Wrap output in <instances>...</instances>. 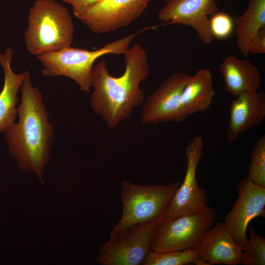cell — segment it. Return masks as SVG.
<instances>
[{
    "instance_id": "obj_1",
    "label": "cell",
    "mask_w": 265,
    "mask_h": 265,
    "mask_svg": "<svg viewBox=\"0 0 265 265\" xmlns=\"http://www.w3.org/2000/svg\"><path fill=\"white\" fill-rule=\"evenodd\" d=\"M123 54L125 67L121 76H111L105 60L92 71L91 107L110 129L129 119L134 109L143 105L145 93L140 84L150 73L148 53L140 44L129 48Z\"/></svg>"
},
{
    "instance_id": "obj_2",
    "label": "cell",
    "mask_w": 265,
    "mask_h": 265,
    "mask_svg": "<svg viewBox=\"0 0 265 265\" xmlns=\"http://www.w3.org/2000/svg\"><path fill=\"white\" fill-rule=\"evenodd\" d=\"M17 107L19 120L4 131L9 152L20 171L34 173L42 179L50 161L54 131L41 91L32 85L30 73L25 72Z\"/></svg>"
},
{
    "instance_id": "obj_3",
    "label": "cell",
    "mask_w": 265,
    "mask_h": 265,
    "mask_svg": "<svg viewBox=\"0 0 265 265\" xmlns=\"http://www.w3.org/2000/svg\"><path fill=\"white\" fill-rule=\"evenodd\" d=\"M25 41L28 51L39 56L70 46L74 26L67 9L54 0H37L30 8Z\"/></svg>"
},
{
    "instance_id": "obj_4",
    "label": "cell",
    "mask_w": 265,
    "mask_h": 265,
    "mask_svg": "<svg viewBox=\"0 0 265 265\" xmlns=\"http://www.w3.org/2000/svg\"><path fill=\"white\" fill-rule=\"evenodd\" d=\"M180 184L176 182L165 185H139L123 180L120 193L122 213L111 230L110 238L138 224L163 220Z\"/></svg>"
},
{
    "instance_id": "obj_5",
    "label": "cell",
    "mask_w": 265,
    "mask_h": 265,
    "mask_svg": "<svg viewBox=\"0 0 265 265\" xmlns=\"http://www.w3.org/2000/svg\"><path fill=\"white\" fill-rule=\"evenodd\" d=\"M144 30L112 41L96 50L89 51L69 46L37 56L43 65L42 73L47 77H68L79 85L80 90L90 93L95 61L107 54H123L135 37Z\"/></svg>"
},
{
    "instance_id": "obj_6",
    "label": "cell",
    "mask_w": 265,
    "mask_h": 265,
    "mask_svg": "<svg viewBox=\"0 0 265 265\" xmlns=\"http://www.w3.org/2000/svg\"><path fill=\"white\" fill-rule=\"evenodd\" d=\"M216 217L209 205L194 212L169 220H163L158 226L151 251L164 252L197 250Z\"/></svg>"
},
{
    "instance_id": "obj_7",
    "label": "cell",
    "mask_w": 265,
    "mask_h": 265,
    "mask_svg": "<svg viewBox=\"0 0 265 265\" xmlns=\"http://www.w3.org/2000/svg\"><path fill=\"white\" fill-rule=\"evenodd\" d=\"M159 222L138 224L114 237L109 238L100 248L96 262L102 265L143 264L152 250Z\"/></svg>"
},
{
    "instance_id": "obj_8",
    "label": "cell",
    "mask_w": 265,
    "mask_h": 265,
    "mask_svg": "<svg viewBox=\"0 0 265 265\" xmlns=\"http://www.w3.org/2000/svg\"><path fill=\"white\" fill-rule=\"evenodd\" d=\"M204 141L202 136L196 135L186 145L185 153L186 167L184 179L175 192L167 207L163 220L198 211L207 206L208 197L200 187L196 178V171L204 154Z\"/></svg>"
},
{
    "instance_id": "obj_9",
    "label": "cell",
    "mask_w": 265,
    "mask_h": 265,
    "mask_svg": "<svg viewBox=\"0 0 265 265\" xmlns=\"http://www.w3.org/2000/svg\"><path fill=\"white\" fill-rule=\"evenodd\" d=\"M238 198L225 215L223 223L236 242L242 249L248 242L247 229L253 218L265 214V187L256 185L247 176L238 185Z\"/></svg>"
},
{
    "instance_id": "obj_10",
    "label": "cell",
    "mask_w": 265,
    "mask_h": 265,
    "mask_svg": "<svg viewBox=\"0 0 265 265\" xmlns=\"http://www.w3.org/2000/svg\"><path fill=\"white\" fill-rule=\"evenodd\" d=\"M217 10L215 0H165L158 17L163 25L190 26L203 43L209 44L214 39L210 27L209 16Z\"/></svg>"
},
{
    "instance_id": "obj_11",
    "label": "cell",
    "mask_w": 265,
    "mask_h": 265,
    "mask_svg": "<svg viewBox=\"0 0 265 265\" xmlns=\"http://www.w3.org/2000/svg\"><path fill=\"white\" fill-rule=\"evenodd\" d=\"M191 76L183 72H177L163 81L144 100L140 123L177 122L182 94Z\"/></svg>"
},
{
    "instance_id": "obj_12",
    "label": "cell",
    "mask_w": 265,
    "mask_h": 265,
    "mask_svg": "<svg viewBox=\"0 0 265 265\" xmlns=\"http://www.w3.org/2000/svg\"><path fill=\"white\" fill-rule=\"evenodd\" d=\"M150 0H103L81 20L93 32H108L130 25L144 11Z\"/></svg>"
},
{
    "instance_id": "obj_13",
    "label": "cell",
    "mask_w": 265,
    "mask_h": 265,
    "mask_svg": "<svg viewBox=\"0 0 265 265\" xmlns=\"http://www.w3.org/2000/svg\"><path fill=\"white\" fill-rule=\"evenodd\" d=\"M197 250L200 265L241 264L242 248L222 222L212 226L207 232Z\"/></svg>"
},
{
    "instance_id": "obj_14",
    "label": "cell",
    "mask_w": 265,
    "mask_h": 265,
    "mask_svg": "<svg viewBox=\"0 0 265 265\" xmlns=\"http://www.w3.org/2000/svg\"><path fill=\"white\" fill-rule=\"evenodd\" d=\"M265 118L264 92H249L239 95L230 105L227 139L233 142L242 133L258 126Z\"/></svg>"
},
{
    "instance_id": "obj_15",
    "label": "cell",
    "mask_w": 265,
    "mask_h": 265,
    "mask_svg": "<svg viewBox=\"0 0 265 265\" xmlns=\"http://www.w3.org/2000/svg\"><path fill=\"white\" fill-rule=\"evenodd\" d=\"M215 94L211 70H198L191 76L183 90L177 123L184 121L192 114L207 110L211 106Z\"/></svg>"
},
{
    "instance_id": "obj_16",
    "label": "cell",
    "mask_w": 265,
    "mask_h": 265,
    "mask_svg": "<svg viewBox=\"0 0 265 265\" xmlns=\"http://www.w3.org/2000/svg\"><path fill=\"white\" fill-rule=\"evenodd\" d=\"M219 72L224 80L226 90L234 96L258 91L261 75L257 67L248 59H241L233 54L228 55L220 64Z\"/></svg>"
},
{
    "instance_id": "obj_17",
    "label": "cell",
    "mask_w": 265,
    "mask_h": 265,
    "mask_svg": "<svg viewBox=\"0 0 265 265\" xmlns=\"http://www.w3.org/2000/svg\"><path fill=\"white\" fill-rule=\"evenodd\" d=\"M13 52L7 48L4 53H0V64L4 71V84L0 92V132L11 127L17 115V105L19 101L17 95L25 78V72L15 73L11 63Z\"/></svg>"
},
{
    "instance_id": "obj_18",
    "label": "cell",
    "mask_w": 265,
    "mask_h": 265,
    "mask_svg": "<svg viewBox=\"0 0 265 265\" xmlns=\"http://www.w3.org/2000/svg\"><path fill=\"white\" fill-rule=\"evenodd\" d=\"M233 19L236 46L247 57L252 41L265 29V0H249L244 12Z\"/></svg>"
},
{
    "instance_id": "obj_19",
    "label": "cell",
    "mask_w": 265,
    "mask_h": 265,
    "mask_svg": "<svg viewBox=\"0 0 265 265\" xmlns=\"http://www.w3.org/2000/svg\"><path fill=\"white\" fill-rule=\"evenodd\" d=\"M190 263L200 265L199 253L196 249L172 251L161 253L150 251L144 265H184Z\"/></svg>"
},
{
    "instance_id": "obj_20",
    "label": "cell",
    "mask_w": 265,
    "mask_h": 265,
    "mask_svg": "<svg viewBox=\"0 0 265 265\" xmlns=\"http://www.w3.org/2000/svg\"><path fill=\"white\" fill-rule=\"evenodd\" d=\"M247 243L242 249L241 264L244 265H265V239L253 227L248 231Z\"/></svg>"
},
{
    "instance_id": "obj_21",
    "label": "cell",
    "mask_w": 265,
    "mask_h": 265,
    "mask_svg": "<svg viewBox=\"0 0 265 265\" xmlns=\"http://www.w3.org/2000/svg\"><path fill=\"white\" fill-rule=\"evenodd\" d=\"M247 177L256 185L265 187V134L257 141L253 148Z\"/></svg>"
},
{
    "instance_id": "obj_22",
    "label": "cell",
    "mask_w": 265,
    "mask_h": 265,
    "mask_svg": "<svg viewBox=\"0 0 265 265\" xmlns=\"http://www.w3.org/2000/svg\"><path fill=\"white\" fill-rule=\"evenodd\" d=\"M210 27L214 38L224 39L229 37L234 29L233 19L226 13L216 12L210 18Z\"/></svg>"
},
{
    "instance_id": "obj_23",
    "label": "cell",
    "mask_w": 265,
    "mask_h": 265,
    "mask_svg": "<svg viewBox=\"0 0 265 265\" xmlns=\"http://www.w3.org/2000/svg\"><path fill=\"white\" fill-rule=\"evenodd\" d=\"M72 7L73 14L81 20L85 14L103 0H62Z\"/></svg>"
},
{
    "instance_id": "obj_24",
    "label": "cell",
    "mask_w": 265,
    "mask_h": 265,
    "mask_svg": "<svg viewBox=\"0 0 265 265\" xmlns=\"http://www.w3.org/2000/svg\"><path fill=\"white\" fill-rule=\"evenodd\" d=\"M248 54L265 53V29H263L252 41L248 48Z\"/></svg>"
},
{
    "instance_id": "obj_25",
    "label": "cell",
    "mask_w": 265,
    "mask_h": 265,
    "mask_svg": "<svg viewBox=\"0 0 265 265\" xmlns=\"http://www.w3.org/2000/svg\"></svg>"
}]
</instances>
